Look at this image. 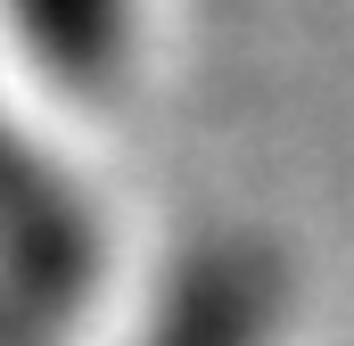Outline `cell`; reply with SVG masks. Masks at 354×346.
Masks as SVG:
<instances>
[{"label": "cell", "instance_id": "6da1fadb", "mask_svg": "<svg viewBox=\"0 0 354 346\" xmlns=\"http://www.w3.org/2000/svg\"><path fill=\"white\" fill-rule=\"evenodd\" d=\"M264 313H272V297L248 272H206L198 289H181V305L165 313L157 346H256Z\"/></svg>", "mask_w": 354, "mask_h": 346}]
</instances>
